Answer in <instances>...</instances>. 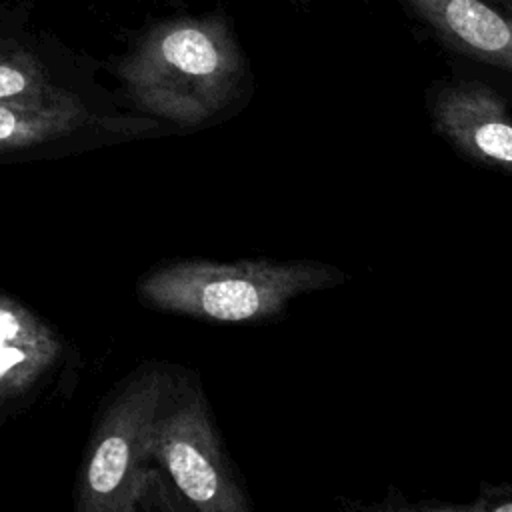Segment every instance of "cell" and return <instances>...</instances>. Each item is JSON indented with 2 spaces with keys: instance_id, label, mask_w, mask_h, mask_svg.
<instances>
[{
  "instance_id": "6da1fadb",
  "label": "cell",
  "mask_w": 512,
  "mask_h": 512,
  "mask_svg": "<svg viewBox=\"0 0 512 512\" xmlns=\"http://www.w3.org/2000/svg\"><path fill=\"white\" fill-rule=\"evenodd\" d=\"M130 100L178 126H200L224 112L246 82L242 50L220 16L158 22L118 64Z\"/></svg>"
},
{
  "instance_id": "7a4b0ae2",
  "label": "cell",
  "mask_w": 512,
  "mask_h": 512,
  "mask_svg": "<svg viewBox=\"0 0 512 512\" xmlns=\"http://www.w3.org/2000/svg\"><path fill=\"white\" fill-rule=\"evenodd\" d=\"M344 280L342 270L310 260H188L148 274L138 294L160 310L222 324H250L280 316L296 296Z\"/></svg>"
},
{
  "instance_id": "3957f363",
  "label": "cell",
  "mask_w": 512,
  "mask_h": 512,
  "mask_svg": "<svg viewBox=\"0 0 512 512\" xmlns=\"http://www.w3.org/2000/svg\"><path fill=\"white\" fill-rule=\"evenodd\" d=\"M174 380L164 368L134 376L100 420L80 482L82 512H132L144 508L158 484L150 468L154 428Z\"/></svg>"
},
{
  "instance_id": "277c9868",
  "label": "cell",
  "mask_w": 512,
  "mask_h": 512,
  "mask_svg": "<svg viewBox=\"0 0 512 512\" xmlns=\"http://www.w3.org/2000/svg\"><path fill=\"white\" fill-rule=\"evenodd\" d=\"M152 458L168 472L192 508L200 512L250 510L196 386L172 384L154 428Z\"/></svg>"
},
{
  "instance_id": "5b68a950",
  "label": "cell",
  "mask_w": 512,
  "mask_h": 512,
  "mask_svg": "<svg viewBox=\"0 0 512 512\" xmlns=\"http://www.w3.org/2000/svg\"><path fill=\"white\" fill-rule=\"evenodd\" d=\"M432 120L466 158L512 170V114L506 102L482 82L442 86L432 100Z\"/></svg>"
},
{
  "instance_id": "8992f818",
  "label": "cell",
  "mask_w": 512,
  "mask_h": 512,
  "mask_svg": "<svg viewBox=\"0 0 512 512\" xmlns=\"http://www.w3.org/2000/svg\"><path fill=\"white\" fill-rule=\"evenodd\" d=\"M450 48L512 72V18L482 0H406Z\"/></svg>"
},
{
  "instance_id": "52a82bcc",
  "label": "cell",
  "mask_w": 512,
  "mask_h": 512,
  "mask_svg": "<svg viewBox=\"0 0 512 512\" xmlns=\"http://www.w3.org/2000/svg\"><path fill=\"white\" fill-rule=\"evenodd\" d=\"M60 344L18 302L0 296V402L20 396L50 368Z\"/></svg>"
},
{
  "instance_id": "ba28073f",
  "label": "cell",
  "mask_w": 512,
  "mask_h": 512,
  "mask_svg": "<svg viewBox=\"0 0 512 512\" xmlns=\"http://www.w3.org/2000/svg\"><path fill=\"white\" fill-rule=\"evenodd\" d=\"M94 120L74 94L48 102L0 100V152L58 140Z\"/></svg>"
},
{
  "instance_id": "9c48e42d",
  "label": "cell",
  "mask_w": 512,
  "mask_h": 512,
  "mask_svg": "<svg viewBox=\"0 0 512 512\" xmlns=\"http://www.w3.org/2000/svg\"><path fill=\"white\" fill-rule=\"evenodd\" d=\"M46 76L44 68L28 54H0V100L48 102L66 96Z\"/></svg>"
},
{
  "instance_id": "30bf717a",
  "label": "cell",
  "mask_w": 512,
  "mask_h": 512,
  "mask_svg": "<svg viewBox=\"0 0 512 512\" xmlns=\"http://www.w3.org/2000/svg\"><path fill=\"white\" fill-rule=\"evenodd\" d=\"M474 510L512 512V488L510 486H484L480 500L472 504Z\"/></svg>"
},
{
  "instance_id": "8fae6325",
  "label": "cell",
  "mask_w": 512,
  "mask_h": 512,
  "mask_svg": "<svg viewBox=\"0 0 512 512\" xmlns=\"http://www.w3.org/2000/svg\"><path fill=\"white\" fill-rule=\"evenodd\" d=\"M2 52H4V50H2V48H0V54H2Z\"/></svg>"
}]
</instances>
